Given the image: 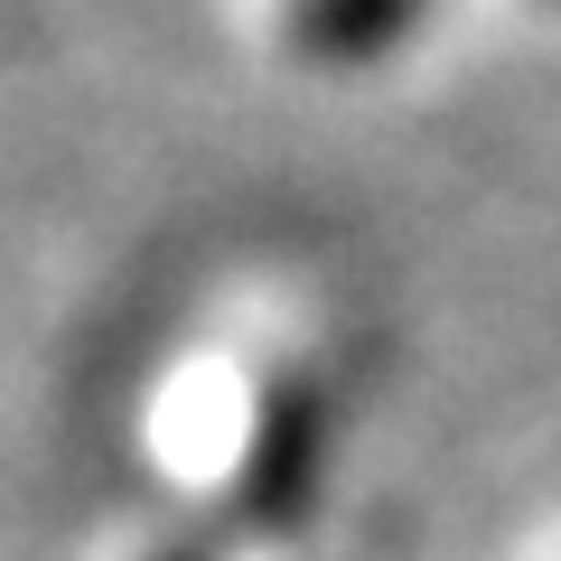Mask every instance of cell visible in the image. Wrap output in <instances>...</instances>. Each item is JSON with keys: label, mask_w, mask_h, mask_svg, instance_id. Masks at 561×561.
<instances>
[{"label": "cell", "mask_w": 561, "mask_h": 561, "mask_svg": "<svg viewBox=\"0 0 561 561\" xmlns=\"http://www.w3.org/2000/svg\"><path fill=\"white\" fill-rule=\"evenodd\" d=\"M309 496H319V393H280L262 412L253 449H243V524H300Z\"/></svg>", "instance_id": "cell-1"}, {"label": "cell", "mask_w": 561, "mask_h": 561, "mask_svg": "<svg viewBox=\"0 0 561 561\" xmlns=\"http://www.w3.org/2000/svg\"><path fill=\"white\" fill-rule=\"evenodd\" d=\"M421 0H300V47L309 57H383L412 28Z\"/></svg>", "instance_id": "cell-2"}, {"label": "cell", "mask_w": 561, "mask_h": 561, "mask_svg": "<svg viewBox=\"0 0 561 561\" xmlns=\"http://www.w3.org/2000/svg\"><path fill=\"white\" fill-rule=\"evenodd\" d=\"M160 561H206V552H187V542H179V552H160Z\"/></svg>", "instance_id": "cell-3"}]
</instances>
